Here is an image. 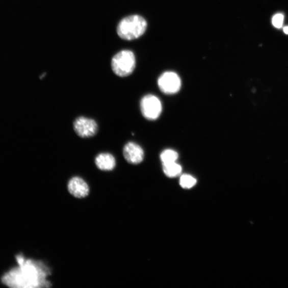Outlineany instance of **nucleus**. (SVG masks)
Masks as SVG:
<instances>
[{"label": "nucleus", "instance_id": "obj_1", "mask_svg": "<svg viewBox=\"0 0 288 288\" xmlns=\"http://www.w3.org/2000/svg\"><path fill=\"white\" fill-rule=\"evenodd\" d=\"M16 266L2 276L3 284L11 287H37L42 283V272L37 261L22 255L16 257Z\"/></svg>", "mask_w": 288, "mask_h": 288}, {"label": "nucleus", "instance_id": "obj_2", "mask_svg": "<svg viewBox=\"0 0 288 288\" xmlns=\"http://www.w3.org/2000/svg\"><path fill=\"white\" fill-rule=\"evenodd\" d=\"M147 23L142 16L134 15L122 19L117 27L120 38L131 41L140 38L146 31Z\"/></svg>", "mask_w": 288, "mask_h": 288}, {"label": "nucleus", "instance_id": "obj_3", "mask_svg": "<svg viewBox=\"0 0 288 288\" xmlns=\"http://www.w3.org/2000/svg\"><path fill=\"white\" fill-rule=\"evenodd\" d=\"M135 67V56L129 50H122L112 58V71L119 77H125L130 75L134 72Z\"/></svg>", "mask_w": 288, "mask_h": 288}, {"label": "nucleus", "instance_id": "obj_4", "mask_svg": "<svg viewBox=\"0 0 288 288\" xmlns=\"http://www.w3.org/2000/svg\"><path fill=\"white\" fill-rule=\"evenodd\" d=\"M140 108L143 116L149 121L158 119L163 111L162 103L153 95H147L142 98Z\"/></svg>", "mask_w": 288, "mask_h": 288}, {"label": "nucleus", "instance_id": "obj_5", "mask_svg": "<svg viewBox=\"0 0 288 288\" xmlns=\"http://www.w3.org/2000/svg\"><path fill=\"white\" fill-rule=\"evenodd\" d=\"M158 85L160 90L165 94L174 95L180 90L181 81L177 73L168 71L160 75Z\"/></svg>", "mask_w": 288, "mask_h": 288}, {"label": "nucleus", "instance_id": "obj_6", "mask_svg": "<svg viewBox=\"0 0 288 288\" xmlns=\"http://www.w3.org/2000/svg\"><path fill=\"white\" fill-rule=\"evenodd\" d=\"M73 128L76 135L82 138H89L95 136L98 130L97 122L91 118L79 117L73 122Z\"/></svg>", "mask_w": 288, "mask_h": 288}, {"label": "nucleus", "instance_id": "obj_7", "mask_svg": "<svg viewBox=\"0 0 288 288\" xmlns=\"http://www.w3.org/2000/svg\"><path fill=\"white\" fill-rule=\"evenodd\" d=\"M123 155L125 160L132 165L141 164L144 158V152L142 147L132 142H129L124 146Z\"/></svg>", "mask_w": 288, "mask_h": 288}, {"label": "nucleus", "instance_id": "obj_8", "mask_svg": "<svg viewBox=\"0 0 288 288\" xmlns=\"http://www.w3.org/2000/svg\"><path fill=\"white\" fill-rule=\"evenodd\" d=\"M67 190L74 198L83 199L87 197L90 192L88 183L82 177L75 176L67 184Z\"/></svg>", "mask_w": 288, "mask_h": 288}, {"label": "nucleus", "instance_id": "obj_9", "mask_svg": "<svg viewBox=\"0 0 288 288\" xmlns=\"http://www.w3.org/2000/svg\"><path fill=\"white\" fill-rule=\"evenodd\" d=\"M95 163L98 169L103 171H110L116 167V159L111 153H100L95 160Z\"/></svg>", "mask_w": 288, "mask_h": 288}, {"label": "nucleus", "instance_id": "obj_10", "mask_svg": "<svg viewBox=\"0 0 288 288\" xmlns=\"http://www.w3.org/2000/svg\"><path fill=\"white\" fill-rule=\"evenodd\" d=\"M164 174L169 178H175L179 176L182 171L181 166L177 162L163 164Z\"/></svg>", "mask_w": 288, "mask_h": 288}, {"label": "nucleus", "instance_id": "obj_11", "mask_svg": "<svg viewBox=\"0 0 288 288\" xmlns=\"http://www.w3.org/2000/svg\"><path fill=\"white\" fill-rule=\"evenodd\" d=\"M178 157V153L172 149H165L160 154V159L163 164L177 162Z\"/></svg>", "mask_w": 288, "mask_h": 288}, {"label": "nucleus", "instance_id": "obj_12", "mask_svg": "<svg viewBox=\"0 0 288 288\" xmlns=\"http://www.w3.org/2000/svg\"><path fill=\"white\" fill-rule=\"evenodd\" d=\"M197 179L190 175L184 174L181 175L179 180L181 187L185 189H190L194 187L197 184Z\"/></svg>", "mask_w": 288, "mask_h": 288}, {"label": "nucleus", "instance_id": "obj_13", "mask_svg": "<svg viewBox=\"0 0 288 288\" xmlns=\"http://www.w3.org/2000/svg\"><path fill=\"white\" fill-rule=\"evenodd\" d=\"M284 16L281 14L275 15L272 19L273 25L276 28L280 29L282 27Z\"/></svg>", "mask_w": 288, "mask_h": 288}, {"label": "nucleus", "instance_id": "obj_14", "mask_svg": "<svg viewBox=\"0 0 288 288\" xmlns=\"http://www.w3.org/2000/svg\"><path fill=\"white\" fill-rule=\"evenodd\" d=\"M283 31L285 34H288V27L284 28Z\"/></svg>", "mask_w": 288, "mask_h": 288}]
</instances>
